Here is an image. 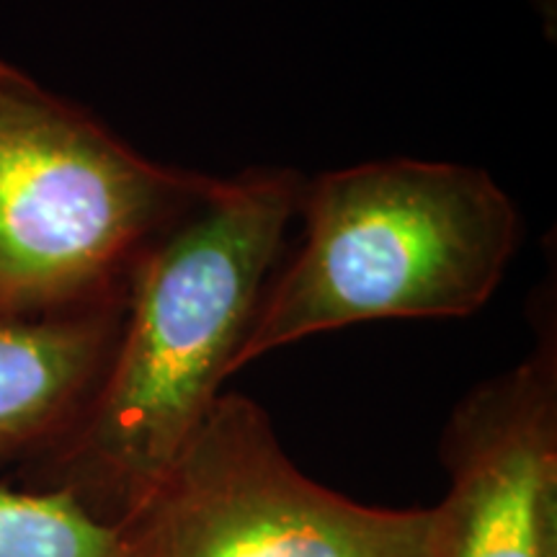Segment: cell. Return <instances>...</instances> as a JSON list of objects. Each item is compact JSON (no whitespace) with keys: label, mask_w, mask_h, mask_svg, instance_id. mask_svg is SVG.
<instances>
[{"label":"cell","mask_w":557,"mask_h":557,"mask_svg":"<svg viewBox=\"0 0 557 557\" xmlns=\"http://www.w3.org/2000/svg\"><path fill=\"white\" fill-rule=\"evenodd\" d=\"M302 189V173L278 165L218 176L145 250L107 372L50 449L52 487H67L109 521L150 496L238 372Z\"/></svg>","instance_id":"6da1fadb"},{"label":"cell","mask_w":557,"mask_h":557,"mask_svg":"<svg viewBox=\"0 0 557 557\" xmlns=\"http://www.w3.org/2000/svg\"><path fill=\"white\" fill-rule=\"evenodd\" d=\"M302 246L261 299L238 372L269 351L372 320L468 318L521 243L511 197L483 169L389 158L305 178Z\"/></svg>","instance_id":"7a4b0ae2"},{"label":"cell","mask_w":557,"mask_h":557,"mask_svg":"<svg viewBox=\"0 0 557 557\" xmlns=\"http://www.w3.org/2000/svg\"><path fill=\"white\" fill-rule=\"evenodd\" d=\"M214 178L145 156L0 60V318L120 302Z\"/></svg>","instance_id":"3957f363"},{"label":"cell","mask_w":557,"mask_h":557,"mask_svg":"<svg viewBox=\"0 0 557 557\" xmlns=\"http://www.w3.org/2000/svg\"><path fill=\"white\" fill-rule=\"evenodd\" d=\"M120 524L135 557H426L429 508L367 506L315 483L259 403L222 393Z\"/></svg>","instance_id":"277c9868"},{"label":"cell","mask_w":557,"mask_h":557,"mask_svg":"<svg viewBox=\"0 0 557 557\" xmlns=\"http://www.w3.org/2000/svg\"><path fill=\"white\" fill-rule=\"evenodd\" d=\"M534 329L532 354L472 387L442 431L449 487L429 508L426 557H557L555 284Z\"/></svg>","instance_id":"5b68a950"},{"label":"cell","mask_w":557,"mask_h":557,"mask_svg":"<svg viewBox=\"0 0 557 557\" xmlns=\"http://www.w3.org/2000/svg\"><path fill=\"white\" fill-rule=\"evenodd\" d=\"M124 299L45 318H0V459L52 449L107 372Z\"/></svg>","instance_id":"8992f818"},{"label":"cell","mask_w":557,"mask_h":557,"mask_svg":"<svg viewBox=\"0 0 557 557\" xmlns=\"http://www.w3.org/2000/svg\"><path fill=\"white\" fill-rule=\"evenodd\" d=\"M0 557H135L120 521L90 511L67 487L0 485Z\"/></svg>","instance_id":"52a82bcc"},{"label":"cell","mask_w":557,"mask_h":557,"mask_svg":"<svg viewBox=\"0 0 557 557\" xmlns=\"http://www.w3.org/2000/svg\"><path fill=\"white\" fill-rule=\"evenodd\" d=\"M537 11V16L542 18V26H545L547 37L553 39L557 32V0H529Z\"/></svg>","instance_id":"ba28073f"}]
</instances>
